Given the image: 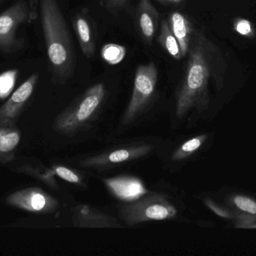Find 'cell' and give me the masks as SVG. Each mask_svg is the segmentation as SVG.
Wrapping results in <instances>:
<instances>
[{"label":"cell","instance_id":"obj_1","mask_svg":"<svg viewBox=\"0 0 256 256\" xmlns=\"http://www.w3.org/2000/svg\"><path fill=\"white\" fill-rule=\"evenodd\" d=\"M186 56L184 74L174 97L172 118L176 126L204 102L210 80L222 81L227 67L220 49L202 30L194 31Z\"/></svg>","mask_w":256,"mask_h":256},{"label":"cell","instance_id":"obj_2","mask_svg":"<svg viewBox=\"0 0 256 256\" xmlns=\"http://www.w3.org/2000/svg\"><path fill=\"white\" fill-rule=\"evenodd\" d=\"M40 18L51 69L57 80L66 82L74 74L76 53L57 0H40Z\"/></svg>","mask_w":256,"mask_h":256},{"label":"cell","instance_id":"obj_3","mask_svg":"<svg viewBox=\"0 0 256 256\" xmlns=\"http://www.w3.org/2000/svg\"><path fill=\"white\" fill-rule=\"evenodd\" d=\"M118 216L128 226L143 222L174 219L178 210L170 196L161 192H148L138 199L118 205Z\"/></svg>","mask_w":256,"mask_h":256},{"label":"cell","instance_id":"obj_4","mask_svg":"<svg viewBox=\"0 0 256 256\" xmlns=\"http://www.w3.org/2000/svg\"><path fill=\"white\" fill-rule=\"evenodd\" d=\"M106 96V86L98 83L90 87L58 119V127L67 133H76L92 123Z\"/></svg>","mask_w":256,"mask_h":256},{"label":"cell","instance_id":"obj_5","mask_svg":"<svg viewBox=\"0 0 256 256\" xmlns=\"http://www.w3.org/2000/svg\"><path fill=\"white\" fill-rule=\"evenodd\" d=\"M158 70L154 62L140 65L136 71L132 94L122 118L121 125L132 126L152 105L156 96Z\"/></svg>","mask_w":256,"mask_h":256},{"label":"cell","instance_id":"obj_6","mask_svg":"<svg viewBox=\"0 0 256 256\" xmlns=\"http://www.w3.org/2000/svg\"><path fill=\"white\" fill-rule=\"evenodd\" d=\"M154 146L144 142L130 143L120 147L111 148L103 153L90 156L80 161L82 168L91 169H110L122 166L124 164L138 160L152 153Z\"/></svg>","mask_w":256,"mask_h":256},{"label":"cell","instance_id":"obj_7","mask_svg":"<svg viewBox=\"0 0 256 256\" xmlns=\"http://www.w3.org/2000/svg\"><path fill=\"white\" fill-rule=\"evenodd\" d=\"M28 18V6L24 0L16 2L0 14V51L12 54L22 48V41L18 39L16 33Z\"/></svg>","mask_w":256,"mask_h":256},{"label":"cell","instance_id":"obj_8","mask_svg":"<svg viewBox=\"0 0 256 256\" xmlns=\"http://www.w3.org/2000/svg\"><path fill=\"white\" fill-rule=\"evenodd\" d=\"M74 225L79 228H121L114 216L87 204H80L74 209Z\"/></svg>","mask_w":256,"mask_h":256},{"label":"cell","instance_id":"obj_9","mask_svg":"<svg viewBox=\"0 0 256 256\" xmlns=\"http://www.w3.org/2000/svg\"><path fill=\"white\" fill-rule=\"evenodd\" d=\"M136 23L142 39L147 45H152L159 27V12L150 0L138 1Z\"/></svg>","mask_w":256,"mask_h":256},{"label":"cell","instance_id":"obj_10","mask_svg":"<svg viewBox=\"0 0 256 256\" xmlns=\"http://www.w3.org/2000/svg\"><path fill=\"white\" fill-rule=\"evenodd\" d=\"M104 183L112 195L124 202L138 199L148 192L140 179L130 176L105 179Z\"/></svg>","mask_w":256,"mask_h":256},{"label":"cell","instance_id":"obj_11","mask_svg":"<svg viewBox=\"0 0 256 256\" xmlns=\"http://www.w3.org/2000/svg\"><path fill=\"white\" fill-rule=\"evenodd\" d=\"M170 29L178 41L184 57L188 55L194 35V26L184 14L174 11L168 14L166 19Z\"/></svg>","mask_w":256,"mask_h":256},{"label":"cell","instance_id":"obj_12","mask_svg":"<svg viewBox=\"0 0 256 256\" xmlns=\"http://www.w3.org/2000/svg\"><path fill=\"white\" fill-rule=\"evenodd\" d=\"M72 26L82 54L88 59L92 58L96 54V42L88 18L82 14H76L72 18Z\"/></svg>","mask_w":256,"mask_h":256},{"label":"cell","instance_id":"obj_13","mask_svg":"<svg viewBox=\"0 0 256 256\" xmlns=\"http://www.w3.org/2000/svg\"><path fill=\"white\" fill-rule=\"evenodd\" d=\"M158 42L162 49L174 60H180L184 58L178 41L172 32L166 19L161 21Z\"/></svg>","mask_w":256,"mask_h":256},{"label":"cell","instance_id":"obj_14","mask_svg":"<svg viewBox=\"0 0 256 256\" xmlns=\"http://www.w3.org/2000/svg\"><path fill=\"white\" fill-rule=\"evenodd\" d=\"M202 143V140L200 137L191 138L184 141L173 150L170 156V162L174 166L179 165L180 162L185 160L194 152L196 151L201 147Z\"/></svg>","mask_w":256,"mask_h":256},{"label":"cell","instance_id":"obj_15","mask_svg":"<svg viewBox=\"0 0 256 256\" xmlns=\"http://www.w3.org/2000/svg\"><path fill=\"white\" fill-rule=\"evenodd\" d=\"M38 79V74H33L25 82L22 83L18 90L12 94L8 107L14 106V105H20L26 102L34 91L36 83Z\"/></svg>","mask_w":256,"mask_h":256},{"label":"cell","instance_id":"obj_16","mask_svg":"<svg viewBox=\"0 0 256 256\" xmlns=\"http://www.w3.org/2000/svg\"><path fill=\"white\" fill-rule=\"evenodd\" d=\"M100 53L102 58L106 63L114 66L123 61L127 54V49L122 45L109 43L104 45Z\"/></svg>","mask_w":256,"mask_h":256},{"label":"cell","instance_id":"obj_17","mask_svg":"<svg viewBox=\"0 0 256 256\" xmlns=\"http://www.w3.org/2000/svg\"><path fill=\"white\" fill-rule=\"evenodd\" d=\"M50 201L46 198V195L42 192H34L30 195L25 203L26 207H30V210L34 211H40L46 208L48 205H50Z\"/></svg>","mask_w":256,"mask_h":256},{"label":"cell","instance_id":"obj_18","mask_svg":"<svg viewBox=\"0 0 256 256\" xmlns=\"http://www.w3.org/2000/svg\"><path fill=\"white\" fill-rule=\"evenodd\" d=\"M18 72L8 71L0 75V98H4L10 93L14 85Z\"/></svg>","mask_w":256,"mask_h":256},{"label":"cell","instance_id":"obj_19","mask_svg":"<svg viewBox=\"0 0 256 256\" xmlns=\"http://www.w3.org/2000/svg\"><path fill=\"white\" fill-rule=\"evenodd\" d=\"M56 174L66 181L73 184H82V177L78 173L75 172L70 168L64 166H58L55 169Z\"/></svg>","mask_w":256,"mask_h":256},{"label":"cell","instance_id":"obj_20","mask_svg":"<svg viewBox=\"0 0 256 256\" xmlns=\"http://www.w3.org/2000/svg\"><path fill=\"white\" fill-rule=\"evenodd\" d=\"M20 141L18 132H9L0 137V151L3 153L12 151L15 148Z\"/></svg>","mask_w":256,"mask_h":256},{"label":"cell","instance_id":"obj_21","mask_svg":"<svg viewBox=\"0 0 256 256\" xmlns=\"http://www.w3.org/2000/svg\"><path fill=\"white\" fill-rule=\"evenodd\" d=\"M234 29L238 33L246 37L252 38L255 35L254 27L250 21L239 18L234 23Z\"/></svg>","mask_w":256,"mask_h":256},{"label":"cell","instance_id":"obj_22","mask_svg":"<svg viewBox=\"0 0 256 256\" xmlns=\"http://www.w3.org/2000/svg\"><path fill=\"white\" fill-rule=\"evenodd\" d=\"M130 0H103L104 6L108 12L118 15L128 7Z\"/></svg>","mask_w":256,"mask_h":256},{"label":"cell","instance_id":"obj_23","mask_svg":"<svg viewBox=\"0 0 256 256\" xmlns=\"http://www.w3.org/2000/svg\"><path fill=\"white\" fill-rule=\"evenodd\" d=\"M234 203L240 210L256 214V203L252 200L246 197L238 196L234 198Z\"/></svg>","mask_w":256,"mask_h":256},{"label":"cell","instance_id":"obj_24","mask_svg":"<svg viewBox=\"0 0 256 256\" xmlns=\"http://www.w3.org/2000/svg\"><path fill=\"white\" fill-rule=\"evenodd\" d=\"M160 1L164 3H166V4L177 5L182 3L183 0H160Z\"/></svg>","mask_w":256,"mask_h":256},{"label":"cell","instance_id":"obj_25","mask_svg":"<svg viewBox=\"0 0 256 256\" xmlns=\"http://www.w3.org/2000/svg\"></svg>","mask_w":256,"mask_h":256}]
</instances>
